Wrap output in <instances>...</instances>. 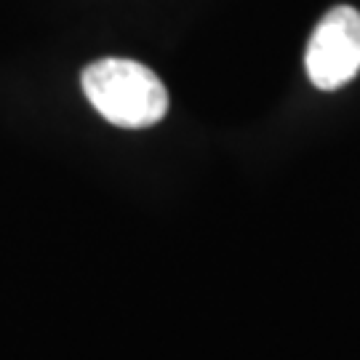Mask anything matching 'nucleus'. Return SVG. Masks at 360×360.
I'll use <instances>...</instances> for the list:
<instances>
[{
	"instance_id": "f03ea898",
	"label": "nucleus",
	"mask_w": 360,
	"mask_h": 360,
	"mask_svg": "<svg viewBox=\"0 0 360 360\" xmlns=\"http://www.w3.org/2000/svg\"><path fill=\"white\" fill-rule=\"evenodd\" d=\"M304 67L312 86L336 91L360 72V11L336 6L312 30L304 53Z\"/></svg>"
},
{
	"instance_id": "f257e3e1",
	"label": "nucleus",
	"mask_w": 360,
	"mask_h": 360,
	"mask_svg": "<svg viewBox=\"0 0 360 360\" xmlns=\"http://www.w3.org/2000/svg\"><path fill=\"white\" fill-rule=\"evenodd\" d=\"M80 83L91 107L117 129H150L168 112V91L163 80L142 62H91L83 70Z\"/></svg>"
}]
</instances>
